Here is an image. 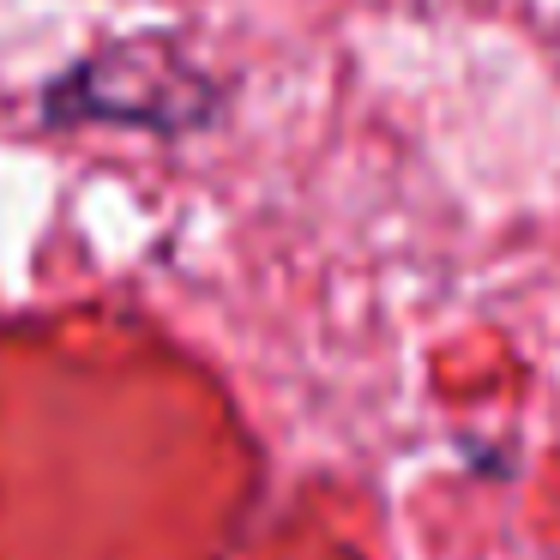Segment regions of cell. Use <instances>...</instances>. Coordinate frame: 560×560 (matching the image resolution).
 <instances>
[{
    "label": "cell",
    "instance_id": "obj_1",
    "mask_svg": "<svg viewBox=\"0 0 560 560\" xmlns=\"http://www.w3.org/2000/svg\"><path fill=\"white\" fill-rule=\"evenodd\" d=\"M218 91L206 73L182 61L170 43H109V49L85 55L73 73H61L43 97V121L49 127H145V133H194L211 121Z\"/></svg>",
    "mask_w": 560,
    "mask_h": 560
}]
</instances>
